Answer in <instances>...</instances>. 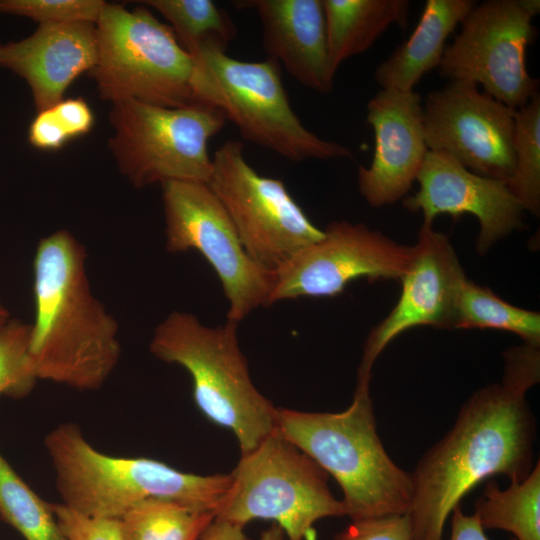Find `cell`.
Returning <instances> with one entry per match:
<instances>
[{
  "label": "cell",
  "instance_id": "obj_32",
  "mask_svg": "<svg viewBox=\"0 0 540 540\" xmlns=\"http://www.w3.org/2000/svg\"><path fill=\"white\" fill-rule=\"evenodd\" d=\"M28 137L33 146L44 150L59 149L70 139L52 109L38 112Z\"/></svg>",
  "mask_w": 540,
  "mask_h": 540
},
{
  "label": "cell",
  "instance_id": "obj_20",
  "mask_svg": "<svg viewBox=\"0 0 540 540\" xmlns=\"http://www.w3.org/2000/svg\"><path fill=\"white\" fill-rule=\"evenodd\" d=\"M477 4L474 0H427L410 37L381 62L374 77L381 89L411 91L438 68L449 36Z\"/></svg>",
  "mask_w": 540,
  "mask_h": 540
},
{
  "label": "cell",
  "instance_id": "obj_19",
  "mask_svg": "<svg viewBox=\"0 0 540 540\" xmlns=\"http://www.w3.org/2000/svg\"><path fill=\"white\" fill-rule=\"evenodd\" d=\"M239 8L255 9L268 57L283 65L301 85L329 93L335 73L330 64L322 0H248Z\"/></svg>",
  "mask_w": 540,
  "mask_h": 540
},
{
  "label": "cell",
  "instance_id": "obj_11",
  "mask_svg": "<svg viewBox=\"0 0 540 540\" xmlns=\"http://www.w3.org/2000/svg\"><path fill=\"white\" fill-rule=\"evenodd\" d=\"M212 162L208 185L255 262L275 271L324 237V230L312 223L282 180L262 176L250 166L241 141L224 142Z\"/></svg>",
  "mask_w": 540,
  "mask_h": 540
},
{
  "label": "cell",
  "instance_id": "obj_6",
  "mask_svg": "<svg viewBox=\"0 0 540 540\" xmlns=\"http://www.w3.org/2000/svg\"><path fill=\"white\" fill-rule=\"evenodd\" d=\"M192 57L195 102L219 110L245 140L292 162L353 157L348 147L322 139L303 125L290 105L276 60H238L215 43L202 45Z\"/></svg>",
  "mask_w": 540,
  "mask_h": 540
},
{
  "label": "cell",
  "instance_id": "obj_21",
  "mask_svg": "<svg viewBox=\"0 0 540 540\" xmlns=\"http://www.w3.org/2000/svg\"><path fill=\"white\" fill-rule=\"evenodd\" d=\"M330 64L336 74L348 58L368 50L392 25L405 28L407 0H322Z\"/></svg>",
  "mask_w": 540,
  "mask_h": 540
},
{
  "label": "cell",
  "instance_id": "obj_34",
  "mask_svg": "<svg viewBox=\"0 0 540 540\" xmlns=\"http://www.w3.org/2000/svg\"><path fill=\"white\" fill-rule=\"evenodd\" d=\"M451 513V535L449 540H489L476 516L474 514H464L460 504ZM510 540L516 539L513 537Z\"/></svg>",
  "mask_w": 540,
  "mask_h": 540
},
{
  "label": "cell",
  "instance_id": "obj_3",
  "mask_svg": "<svg viewBox=\"0 0 540 540\" xmlns=\"http://www.w3.org/2000/svg\"><path fill=\"white\" fill-rule=\"evenodd\" d=\"M275 430L334 477L352 521L408 512L411 475L382 444L369 385L357 384L352 403L342 412L277 407Z\"/></svg>",
  "mask_w": 540,
  "mask_h": 540
},
{
  "label": "cell",
  "instance_id": "obj_12",
  "mask_svg": "<svg viewBox=\"0 0 540 540\" xmlns=\"http://www.w3.org/2000/svg\"><path fill=\"white\" fill-rule=\"evenodd\" d=\"M533 17L518 0L476 4L460 24L438 67L449 81L482 85L484 92L518 110L538 94L539 80L526 66V51L536 37Z\"/></svg>",
  "mask_w": 540,
  "mask_h": 540
},
{
  "label": "cell",
  "instance_id": "obj_25",
  "mask_svg": "<svg viewBox=\"0 0 540 540\" xmlns=\"http://www.w3.org/2000/svg\"><path fill=\"white\" fill-rule=\"evenodd\" d=\"M140 3L158 11L170 22L174 34L190 55L206 43L227 48L237 32L229 15L211 0H146Z\"/></svg>",
  "mask_w": 540,
  "mask_h": 540
},
{
  "label": "cell",
  "instance_id": "obj_38",
  "mask_svg": "<svg viewBox=\"0 0 540 540\" xmlns=\"http://www.w3.org/2000/svg\"><path fill=\"white\" fill-rule=\"evenodd\" d=\"M9 316V312L0 301V328L3 327L10 320Z\"/></svg>",
  "mask_w": 540,
  "mask_h": 540
},
{
  "label": "cell",
  "instance_id": "obj_35",
  "mask_svg": "<svg viewBox=\"0 0 540 540\" xmlns=\"http://www.w3.org/2000/svg\"><path fill=\"white\" fill-rule=\"evenodd\" d=\"M198 540H252L244 527L214 518Z\"/></svg>",
  "mask_w": 540,
  "mask_h": 540
},
{
  "label": "cell",
  "instance_id": "obj_28",
  "mask_svg": "<svg viewBox=\"0 0 540 540\" xmlns=\"http://www.w3.org/2000/svg\"><path fill=\"white\" fill-rule=\"evenodd\" d=\"M30 330L31 324L17 319L0 328V395L22 398L37 381L28 354Z\"/></svg>",
  "mask_w": 540,
  "mask_h": 540
},
{
  "label": "cell",
  "instance_id": "obj_15",
  "mask_svg": "<svg viewBox=\"0 0 540 540\" xmlns=\"http://www.w3.org/2000/svg\"><path fill=\"white\" fill-rule=\"evenodd\" d=\"M465 278L449 237L423 222L412 260L400 278L399 299L367 337L357 384H370L376 359L404 331L417 326L453 329L456 297Z\"/></svg>",
  "mask_w": 540,
  "mask_h": 540
},
{
  "label": "cell",
  "instance_id": "obj_2",
  "mask_svg": "<svg viewBox=\"0 0 540 540\" xmlns=\"http://www.w3.org/2000/svg\"><path fill=\"white\" fill-rule=\"evenodd\" d=\"M85 263V247L67 230L38 243L28 354L37 380L94 391L117 366L121 347L118 323L92 294Z\"/></svg>",
  "mask_w": 540,
  "mask_h": 540
},
{
  "label": "cell",
  "instance_id": "obj_23",
  "mask_svg": "<svg viewBox=\"0 0 540 540\" xmlns=\"http://www.w3.org/2000/svg\"><path fill=\"white\" fill-rule=\"evenodd\" d=\"M475 328L507 331L523 344L540 346L539 312L514 306L466 277L456 297L453 329Z\"/></svg>",
  "mask_w": 540,
  "mask_h": 540
},
{
  "label": "cell",
  "instance_id": "obj_5",
  "mask_svg": "<svg viewBox=\"0 0 540 540\" xmlns=\"http://www.w3.org/2000/svg\"><path fill=\"white\" fill-rule=\"evenodd\" d=\"M237 326L227 321L208 327L190 313L174 311L156 327L149 349L189 372L195 405L210 422L234 434L242 455L275 431L277 407L250 378Z\"/></svg>",
  "mask_w": 540,
  "mask_h": 540
},
{
  "label": "cell",
  "instance_id": "obj_30",
  "mask_svg": "<svg viewBox=\"0 0 540 540\" xmlns=\"http://www.w3.org/2000/svg\"><path fill=\"white\" fill-rule=\"evenodd\" d=\"M50 508L66 540H124L119 519L84 515L63 503Z\"/></svg>",
  "mask_w": 540,
  "mask_h": 540
},
{
  "label": "cell",
  "instance_id": "obj_31",
  "mask_svg": "<svg viewBox=\"0 0 540 540\" xmlns=\"http://www.w3.org/2000/svg\"><path fill=\"white\" fill-rule=\"evenodd\" d=\"M332 540H411L407 514L352 521Z\"/></svg>",
  "mask_w": 540,
  "mask_h": 540
},
{
  "label": "cell",
  "instance_id": "obj_16",
  "mask_svg": "<svg viewBox=\"0 0 540 540\" xmlns=\"http://www.w3.org/2000/svg\"><path fill=\"white\" fill-rule=\"evenodd\" d=\"M416 180L419 189L403 198V206L429 224L442 214L475 216L479 254L522 227L524 209L505 182L478 175L445 153L428 151Z\"/></svg>",
  "mask_w": 540,
  "mask_h": 540
},
{
  "label": "cell",
  "instance_id": "obj_37",
  "mask_svg": "<svg viewBox=\"0 0 540 540\" xmlns=\"http://www.w3.org/2000/svg\"><path fill=\"white\" fill-rule=\"evenodd\" d=\"M522 8L532 17L536 16L540 10L539 0H518Z\"/></svg>",
  "mask_w": 540,
  "mask_h": 540
},
{
  "label": "cell",
  "instance_id": "obj_22",
  "mask_svg": "<svg viewBox=\"0 0 540 540\" xmlns=\"http://www.w3.org/2000/svg\"><path fill=\"white\" fill-rule=\"evenodd\" d=\"M473 514L484 530H505L516 540H540L539 461L524 480L511 482L504 490L488 481Z\"/></svg>",
  "mask_w": 540,
  "mask_h": 540
},
{
  "label": "cell",
  "instance_id": "obj_17",
  "mask_svg": "<svg viewBox=\"0 0 540 540\" xmlns=\"http://www.w3.org/2000/svg\"><path fill=\"white\" fill-rule=\"evenodd\" d=\"M366 121L374 151L370 166L358 167L359 192L372 207L394 204L407 196L429 151L421 96L380 89L367 103Z\"/></svg>",
  "mask_w": 540,
  "mask_h": 540
},
{
  "label": "cell",
  "instance_id": "obj_33",
  "mask_svg": "<svg viewBox=\"0 0 540 540\" xmlns=\"http://www.w3.org/2000/svg\"><path fill=\"white\" fill-rule=\"evenodd\" d=\"M51 109L70 138L86 134L93 126V113L81 98L62 100Z\"/></svg>",
  "mask_w": 540,
  "mask_h": 540
},
{
  "label": "cell",
  "instance_id": "obj_4",
  "mask_svg": "<svg viewBox=\"0 0 540 540\" xmlns=\"http://www.w3.org/2000/svg\"><path fill=\"white\" fill-rule=\"evenodd\" d=\"M44 444L63 504L92 517L119 519L150 498L216 514L232 482L230 473L197 475L150 458L109 456L90 445L75 423L57 426Z\"/></svg>",
  "mask_w": 540,
  "mask_h": 540
},
{
  "label": "cell",
  "instance_id": "obj_13",
  "mask_svg": "<svg viewBox=\"0 0 540 540\" xmlns=\"http://www.w3.org/2000/svg\"><path fill=\"white\" fill-rule=\"evenodd\" d=\"M422 108L429 151L445 153L478 175L509 183L515 168L516 110L464 80L430 91Z\"/></svg>",
  "mask_w": 540,
  "mask_h": 540
},
{
  "label": "cell",
  "instance_id": "obj_29",
  "mask_svg": "<svg viewBox=\"0 0 540 540\" xmlns=\"http://www.w3.org/2000/svg\"><path fill=\"white\" fill-rule=\"evenodd\" d=\"M105 4L102 0H0V13L29 17L40 24H96Z\"/></svg>",
  "mask_w": 540,
  "mask_h": 540
},
{
  "label": "cell",
  "instance_id": "obj_26",
  "mask_svg": "<svg viewBox=\"0 0 540 540\" xmlns=\"http://www.w3.org/2000/svg\"><path fill=\"white\" fill-rule=\"evenodd\" d=\"M0 517L25 540H66L43 501L0 455Z\"/></svg>",
  "mask_w": 540,
  "mask_h": 540
},
{
  "label": "cell",
  "instance_id": "obj_1",
  "mask_svg": "<svg viewBox=\"0 0 540 540\" xmlns=\"http://www.w3.org/2000/svg\"><path fill=\"white\" fill-rule=\"evenodd\" d=\"M503 356L501 381L476 390L410 472L411 540H442L448 516L475 485L495 474L519 482L535 466L536 420L526 394L540 380V351L522 344Z\"/></svg>",
  "mask_w": 540,
  "mask_h": 540
},
{
  "label": "cell",
  "instance_id": "obj_27",
  "mask_svg": "<svg viewBox=\"0 0 540 540\" xmlns=\"http://www.w3.org/2000/svg\"><path fill=\"white\" fill-rule=\"evenodd\" d=\"M514 173L507 184L524 211L540 213V95L516 110Z\"/></svg>",
  "mask_w": 540,
  "mask_h": 540
},
{
  "label": "cell",
  "instance_id": "obj_36",
  "mask_svg": "<svg viewBox=\"0 0 540 540\" xmlns=\"http://www.w3.org/2000/svg\"><path fill=\"white\" fill-rule=\"evenodd\" d=\"M260 540H285L283 530L275 523L261 533Z\"/></svg>",
  "mask_w": 540,
  "mask_h": 540
},
{
  "label": "cell",
  "instance_id": "obj_18",
  "mask_svg": "<svg viewBox=\"0 0 540 540\" xmlns=\"http://www.w3.org/2000/svg\"><path fill=\"white\" fill-rule=\"evenodd\" d=\"M97 57L96 25L90 22L40 24L29 37L0 44V66L27 81L38 112L61 102L67 87L89 72Z\"/></svg>",
  "mask_w": 540,
  "mask_h": 540
},
{
  "label": "cell",
  "instance_id": "obj_24",
  "mask_svg": "<svg viewBox=\"0 0 540 540\" xmlns=\"http://www.w3.org/2000/svg\"><path fill=\"white\" fill-rule=\"evenodd\" d=\"M215 514L175 501L143 500L120 518L124 540H198Z\"/></svg>",
  "mask_w": 540,
  "mask_h": 540
},
{
  "label": "cell",
  "instance_id": "obj_9",
  "mask_svg": "<svg viewBox=\"0 0 540 540\" xmlns=\"http://www.w3.org/2000/svg\"><path fill=\"white\" fill-rule=\"evenodd\" d=\"M109 118L114 129L109 147L133 186L209 183L213 162L208 142L226 123L216 108L198 102L167 108L127 100L114 103Z\"/></svg>",
  "mask_w": 540,
  "mask_h": 540
},
{
  "label": "cell",
  "instance_id": "obj_10",
  "mask_svg": "<svg viewBox=\"0 0 540 540\" xmlns=\"http://www.w3.org/2000/svg\"><path fill=\"white\" fill-rule=\"evenodd\" d=\"M166 249L200 252L215 270L229 303L227 321L239 323L253 310L270 306L275 271L246 252L227 211L206 183L161 184Z\"/></svg>",
  "mask_w": 540,
  "mask_h": 540
},
{
  "label": "cell",
  "instance_id": "obj_8",
  "mask_svg": "<svg viewBox=\"0 0 540 540\" xmlns=\"http://www.w3.org/2000/svg\"><path fill=\"white\" fill-rule=\"evenodd\" d=\"M98 57L89 74L102 99L177 108L195 103L193 57L145 7L106 3L96 22Z\"/></svg>",
  "mask_w": 540,
  "mask_h": 540
},
{
  "label": "cell",
  "instance_id": "obj_7",
  "mask_svg": "<svg viewBox=\"0 0 540 540\" xmlns=\"http://www.w3.org/2000/svg\"><path fill=\"white\" fill-rule=\"evenodd\" d=\"M215 518L245 527L253 520L277 524L288 540H315L313 525L345 515L328 474L276 430L242 454Z\"/></svg>",
  "mask_w": 540,
  "mask_h": 540
},
{
  "label": "cell",
  "instance_id": "obj_14",
  "mask_svg": "<svg viewBox=\"0 0 540 540\" xmlns=\"http://www.w3.org/2000/svg\"><path fill=\"white\" fill-rule=\"evenodd\" d=\"M413 257V246L395 242L362 223L332 221L324 237L297 252L277 270L270 305L299 297H333L353 280L397 279Z\"/></svg>",
  "mask_w": 540,
  "mask_h": 540
}]
</instances>
